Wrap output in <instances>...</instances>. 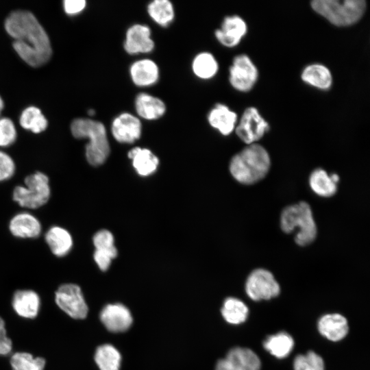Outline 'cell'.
Here are the masks:
<instances>
[{
    "instance_id": "obj_7",
    "label": "cell",
    "mask_w": 370,
    "mask_h": 370,
    "mask_svg": "<svg viewBox=\"0 0 370 370\" xmlns=\"http://www.w3.org/2000/svg\"><path fill=\"white\" fill-rule=\"evenodd\" d=\"M57 306L75 319H85L88 308L80 287L72 283L62 284L55 293Z\"/></svg>"
},
{
    "instance_id": "obj_13",
    "label": "cell",
    "mask_w": 370,
    "mask_h": 370,
    "mask_svg": "<svg viewBox=\"0 0 370 370\" xmlns=\"http://www.w3.org/2000/svg\"><path fill=\"white\" fill-rule=\"evenodd\" d=\"M247 31L245 21L239 16L234 15L226 16L221 29H217L214 34L221 45L227 47H234L240 43Z\"/></svg>"
},
{
    "instance_id": "obj_3",
    "label": "cell",
    "mask_w": 370,
    "mask_h": 370,
    "mask_svg": "<svg viewBox=\"0 0 370 370\" xmlns=\"http://www.w3.org/2000/svg\"><path fill=\"white\" fill-rule=\"evenodd\" d=\"M71 131L76 138L89 139L86 146V157L90 164L97 166L106 161L110 146L102 123L86 118L75 119L71 124Z\"/></svg>"
},
{
    "instance_id": "obj_41",
    "label": "cell",
    "mask_w": 370,
    "mask_h": 370,
    "mask_svg": "<svg viewBox=\"0 0 370 370\" xmlns=\"http://www.w3.org/2000/svg\"><path fill=\"white\" fill-rule=\"evenodd\" d=\"M88 113L89 115H93L95 114V111L92 109H90L88 111Z\"/></svg>"
},
{
    "instance_id": "obj_4",
    "label": "cell",
    "mask_w": 370,
    "mask_h": 370,
    "mask_svg": "<svg viewBox=\"0 0 370 370\" xmlns=\"http://www.w3.org/2000/svg\"><path fill=\"white\" fill-rule=\"evenodd\" d=\"M280 226L283 232H293L295 241L300 246L312 243L317 236V225L310 206L305 201L286 207L280 216Z\"/></svg>"
},
{
    "instance_id": "obj_1",
    "label": "cell",
    "mask_w": 370,
    "mask_h": 370,
    "mask_svg": "<svg viewBox=\"0 0 370 370\" xmlns=\"http://www.w3.org/2000/svg\"><path fill=\"white\" fill-rule=\"evenodd\" d=\"M5 28L14 40V50L27 64L38 67L50 59L52 50L49 38L32 12H12L5 21Z\"/></svg>"
},
{
    "instance_id": "obj_24",
    "label": "cell",
    "mask_w": 370,
    "mask_h": 370,
    "mask_svg": "<svg viewBox=\"0 0 370 370\" xmlns=\"http://www.w3.org/2000/svg\"><path fill=\"white\" fill-rule=\"evenodd\" d=\"M301 78L306 84L326 90L332 85V75L329 69L321 64L308 65L303 70Z\"/></svg>"
},
{
    "instance_id": "obj_36",
    "label": "cell",
    "mask_w": 370,
    "mask_h": 370,
    "mask_svg": "<svg viewBox=\"0 0 370 370\" xmlns=\"http://www.w3.org/2000/svg\"><path fill=\"white\" fill-rule=\"evenodd\" d=\"M16 165L5 152L0 150V182H4L12 177L15 173Z\"/></svg>"
},
{
    "instance_id": "obj_30",
    "label": "cell",
    "mask_w": 370,
    "mask_h": 370,
    "mask_svg": "<svg viewBox=\"0 0 370 370\" xmlns=\"http://www.w3.org/2000/svg\"><path fill=\"white\" fill-rule=\"evenodd\" d=\"M218 63L212 54L202 52L195 56L192 68L196 76L201 79H210L214 77L218 71Z\"/></svg>"
},
{
    "instance_id": "obj_23",
    "label": "cell",
    "mask_w": 370,
    "mask_h": 370,
    "mask_svg": "<svg viewBox=\"0 0 370 370\" xmlns=\"http://www.w3.org/2000/svg\"><path fill=\"white\" fill-rule=\"evenodd\" d=\"M135 108L138 114L147 120L157 119L166 111L165 104L161 99L145 92L136 96Z\"/></svg>"
},
{
    "instance_id": "obj_14",
    "label": "cell",
    "mask_w": 370,
    "mask_h": 370,
    "mask_svg": "<svg viewBox=\"0 0 370 370\" xmlns=\"http://www.w3.org/2000/svg\"><path fill=\"white\" fill-rule=\"evenodd\" d=\"M92 241L95 247L94 260L101 271H106L110 265L111 260L117 255L113 235L108 230H101L96 232Z\"/></svg>"
},
{
    "instance_id": "obj_40",
    "label": "cell",
    "mask_w": 370,
    "mask_h": 370,
    "mask_svg": "<svg viewBox=\"0 0 370 370\" xmlns=\"http://www.w3.org/2000/svg\"><path fill=\"white\" fill-rule=\"evenodd\" d=\"M3 101L1 99V97H0V113L1 112V110H3Z\"/></svg>"
},
{
    "instance_id": "obj_27",
    "label": "cell",
    "mask_w": 370,
    "mask_h": 370,
    "mask_svg": "<svg viewBox=\"0 0 370 370\" xmlns=\"http://www.w3.org/2000/svg\"><path fill=\"white\" fill-rule=\"evenodd\" d=\"M240 370H260L261 362L258 355L245 347H234L225 357Z\"/></svg>"
},
{
    "instance_id": "obj_26",
    "label": "cell",
    "mask_w": 370,
    "mask_h": 370,
    "mask_svg": "<svg viewBox=\"0 0 370 370\" xmlns=\"http://www.w3.org/2000/svg\"><path fill=\"white\" fill-rule=\"evenodd\" d=\"M264 348L277 358L288 356L294 347V340L288 333L280 332L270 335L263 342Z\"/></svg>"
},
{
    "instance_id": "obj_12",
    "label": "cell",
    "mask_w": 370,
    "mask_h": 370,
    "mask_svg": "<svg viewBox=\"0 0 370 370\" xmlns=\"http://www.w3.org/2000/svg\"><path fill=\"white\" fill-rule=\"evenodd\" d=\"M141 127V123L136 116L125 112L114 119L111 132L118 142L132 143L140 137Z\"/></svg>"
},
{
    "instance_id": "obj_20",
    "label": "cell",
    "mask_w": 370,
    "mask_h": 370,
    "mask_svg": "<svg viewBox=\"0 0 370 370\" xmlns=\"http://www.w3.org/2000/svg\"><path fill=\"white\" fill-rule=\"evenodd\" d=\"M210 125L224 136L230 134L235 128L237 114L221 103H217L208 115Z\"/></svg>"
},
{
    "instance_id": "obj_31",
    "label": "cell",
    "mask_w": 370,
    "mask_h": 370,
    "mask_svg": "<svg viewBox=\"0 0 370 370\" xmlns=\"http://www.w3.org/2000/svg\"><path fill=\"white\" fill-rule=\"evenodd\" d=\"M150 17L160 26L166 27L174 18L173 6L169 0H155L147 6Z\"/></svg>"
},
{
    "instance_id": "obj_25",
    "label": "cell",
    "mask_w": 370,
    "mask_h": 370,
    "mask_svg": "<svg viewBox=\"0 0 370 370\" xmlns=\"http://www.w3.org/2000/svg\"><path fill=\"white\" fill-rule=\"evenodd\" d=\"M128 157L132 160L133 166L142 176H147L156 171L158 165V158L147 149L134 147L128 152Z\"/></svg>"
},
{
    "instance_id": "obj_29",
    "label": "cell",
    "mask_w": 370,
    "mask_h": 370,
    "mask_svg": "<svg viewBox=\"0 0 370 370\" xmlns=\"http://www.w3.org/2000/svg\"><path fill=\"white\" fill-rule=\"evenodd\" d=\"M95 361L99 370H119L121 356L113 345L104 344L97 348Z\"/></svg>"
},
{
    "instance_id": "obj_9",
    "label": "cell",
    "mask_w": 370,
    "mask_h": 370,
    "mask_svg": "<svg viewBox=\"0 0 370 370\" xmlns=\"http://www.w3.org/2000/svg\"><path fill=\"white\" fill-rule=\"evenodd\" d=\"M258 77V69L248 56L241 54L234 57L229 77L234 88L240 92H248L255 85Z\"/></svg>"
},
{
    "instance_id": "obj_39",
    "label": "cell",
    "mask_w": 370,
    "mask_h": 370,
    "mask_svg": "<svg viewBox=\"0 0 370 370\" xmlns=\"http://www.w3.org/2000/svg\"><path fill=\"white\" fill-rule=\"evenodd\" d=\"M215 370H240L234 364L225 358L219 360Z\"/></svg>"
},
{
    "instance_id": "obj_34",
    "label": "cell",
    "mask_w": 370,
    "mask_h": 370,
    "mask_svg": "<svg viewBox=\"0 0 370 370\" xmlns=\"http://www.w3.org/2000/svg\"><path fill=\"white\" fill-rule=\"evenodd\" d=\"M324 368L321 356L312 351L297 355L293 362L294 370H324Z\"/></svg>"
},
{
    "instance_id": "obj_6",
    "label": "cell",
    "mask_w": 370,
    "mask_h": 370,
    "mask_svg": "<svg viewBox=\"0 0 370 370\" xmlns=\"http://www.w3.org/2000/svg\"><path fill=\"white\" fill-rule=\"evenodd\" d=\"M50 196L49 179L40 171L27 175L24 180V185L16 186L12 192L13 200L20 206L29 209L42 206Z\"/></svg>"
},
{
    "instance_id": "obj_19",
    "label": "cell",
    "mask_w": 370,
    "mask_h": 370,
    "mask_svg": "<svg viewBox=\"0 0 370 370\" xmlns=\"http://www.w3.org/2000/svg\"><path fill=\"white\" fill-rule=\"evenodd\" d=\"M45 240L51 251L57 257H64L71 250L73 241L70 232L65 228L51 226L45 234Z\"/></svg>"
},
{
    "instance_id": "obj_5",
    "label": "cell",
    "mask_w": 370,
    "mask_h": 370,
    "mask_svg": "<svg viewBox=\"0 0 370 370\" xmlns=\"http://www.w3.org/2000/svg\"><path fill=\"white\" fill-rule=\"evenodd\" d=\"M310 4L314 12L338 27L357 23L367 7L364 0H314Z\"/></svg>"
},
{
    "instance_id": "obj_10",
    "label": "cell",
    "mask_w": 370,
    "mask_h": 370,
    "mask_svg": "<svg viewBox=\"0 0 370 370\" xmlns=\"http://www.w3.org/2000/svg\"><path fill=\"white\" fill-rule=\"evenodd\" d=\"M269 129L268 123L258 110L255 107H249L242 114L236 134L243 142L250 145L261 139Z\"/></svg>"
},
{
    "instance_id": "obj_8",
    "label": "cell",
    "mask_w": 370,
    "mask_h": 370,
    "mask_svg": "<svg viewBox=\"0 0 370 370\" xmlns=\"http://www.w3.org/2000/svg\"><path fill=\"white\" fill-rule=\"evenodd\" d=\"M245 291L252 300H268L280 294V287L269 271L257 269L249 275L245 283Z\"/></svg>"
},
{
    "instance_id": "obj_33",
    "label": "cell",
    "mask_w": 370,
    "mask_h": 370,
    "mask_svg": "<svg viewBox=\"0 0 370 370\" xmlns=\"http://www.w3.org/2000/svg\"><path fill=\"white\" fill-rule=\"evenodd\" d=\"M10 365L13 370H44L46 360L27 352H16L11 356Z\"/></svg>"
},
{
    "instance_id": "obj_37",
    "label": "cell",
    "mask_w": 370,
    "mask_h": 370,
    "mask_svg": "<svg viewBox=\"0 0 370 370\" xmlns=\"http://www.w3.org/2000/svg\"><path fill=\"white\" fill-rule=\"evenodd\" d=\"M12 349V341L7 336L5 322L0 317V355H8L11 352Z\"/></svg>"
},
{
    "instance_id": "obj_38",
    "label": "cell",
    "mask_w": 370,
    "mask_h": 370,
    "mask_svg": "<svg viewBox=\"0 0 370 370\" xmlns=\"http://www.w3.org/2000/svg\"><path fill=\"white\" fill-rule=\"evenodd\" d=\"M63 3L65 12L71 15L79 13L86 7L84 0H65Z\"/></svg>"
},
{
    "instance_id": "obj_28",
    "label": "cell",
    "mask_w": 370,
    "mask_h": 370,
    "mask_svg": "<svg viewBox=\"0 0 370 370\" xmlns=\"http://www.w3.org/2000/svg\"><path fill=\"white\" fill-rule=\"evenodd\" d=\"M221 314L227 323L238 325L246 321L249 315V309L241 300L230 297L223 301Z\"/></svg>"
},
{
    "instance_id": "obj_21",
    "label": "cell",
    "mask_w": 370,
    "mask_h": 370,
    "mask_svg": "<svg viewBox=\"0 0 370 370\" xmlns=\"http://www.w3.org/2000/svg\"><path fill=\"white\" fill-rule=\"evenodd\" d=\"M130 75L133 82L138 86H149L154 84L159 77L157 64L149 59L134 62L130 67Z\"/></svg>"
},
{
    "instance_id": "obj_17",
    "label": "cell",
    "mask_w": 370,
    "mask_h": 370,
    "mask_svg": "<svg viewBox=\"0 0 370 370\" xmlns=\"http://www.w3.org/2000/svg\"><path fill=\"white\" fill-rule=\"evenodd\" d=\"M319 333L332 341L344 338L348 333V322L345 317L338 313L322 316L317 324Z\"/></svg>"
},
{
    "instance_id": "obj_11",
    "label": "cell",
    "mask_w": 370,
    "mask_h": 370,
    "mask_svg": "<svg viewBox=\"0 0 370 370\" xmlns=\"http://www.w3.org/2000/svg\"><path fill=\"white\" fill-rule=\"evenodd\" d=\"M99 317L103 325L112 332L126 331L130 328L133 321L130 310L121 304L105 306Z\"/></svg>"
},
{
    "instance_id": "obj_32",
    "label": "cell",
    "mask_w": 370,
    "mask_h": 370,
    "mask_svg": "<svg viewBox=\"0 0 370 370\" xmlns=\"http://www.w3.org/2000/svg\"><path fill=\"white\" fill-rule=\"evenodd\" d=\"M20 124L23 128L38 134L47 128L48 122L39 108L30 106L23 111Z\"/></svg>"
},
{
    "instance_id": "obj_35",
    "label": "cell",
    "mask_w": 370,
    "mask_h": 370,
    "mask_svg": "<svg viewBox=\"0 0 370 370\" xmlns=\"http://www.w3.org/2000/svg\"><path fill=\"white\" fill-rule=\"evenodd\" d=\"M16 138V130L11 119H0V147L12 145Z\"/></svg>"
},
{
    "instance_id": "obj_15",
    "label": "cell",
    "mask_w": 370,
    "mask_h": 370,
    "mask_svg": "<svg viewBox=\"0 0 370 370\" xmlns=\"http://www.w3.org/2000/svg\"><path fill=\"white\" fill-rule=\"evenodd\" d=\"M153 47L154 42L151 38V30L148 26L136 24L127 29L124 48L128 53H149Z\"/></svg>"
},
{
    "instance_id": "obj_16",
    "label": "cell",
    "mask_w": 370,
    "mask_h": 370,
    "mask_svg": "<svg viewBox=\"0 0 370 370\" xmlns=\"http://www.w3.org/2000/svg\"><path fill=\"white\" fill-rule=\"evenodd\" d=\"M11 234L19 238H36L42 232L38 219L29 212H20L14 215L9 222Z\"/></svg>"
},
{
    "instance_id": "obj_22",
    "label": "cell",
    "mask_w": 370,
    "mask_h": 370,
    "mask_svg": "<svg viewBox=\"0 0 370 370\" xmlns=\"http://www.w3.org/2000/svg\"><path fill=\"white\" fill-rule=\"evenodd\" d=\"M339 177L337 174L329 175L323 169H314L310 174L309 184L317 195L323 197L333 196L337 190Z\"/></svg>"
},
{
    "instance_id": "obj_2",
    "label": "cell",
    "mask_w": 370,
    "mask_h": 370,
    "mask_svg": "<svg viewBox=\"0 0 370 370\" xmlns=\"http://www.w3.org/2000/svg\"><path fill=\"white\" fill-rule=\"evenodd\" d=\"M271 159L262 145L253 143L236 153L230 163V171L238 182L250 185L262 180L269 171Z\"/></svg>"
},
{
    "instance_id": "obj_18",
    "label": "cell",
    "mask_w": 370,
    "mask_h": 370,
    "mask_svg": "<svg viewBox=\"0 0 370 370\" xmlns=\"http://www.w3.org/2000/svg\"><path fill=\"white\" fill-rule=\"evenodd\" d=\"M12 304L15 312L25 319L37 317L40 308V298L32 290H18L13 295Z\"/></svg>"
}]
</instances>
